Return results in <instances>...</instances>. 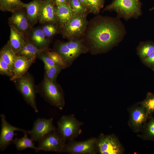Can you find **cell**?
I'll list each match as a JSON object with an SVG mask.
<instances>
[{"instance_id":"30bf717a","label":"cell","mask_w":154,"mask_h":154,"mask_svg":"<svg viewBox=\"0 0 154 154\" xmlns=\"http://www.w3.org/2000/svg\"><path fill=\"white\" fill-rule=\"evenodd\" d=\"M56 130L54 125L53 119L38 118L34 123L32 129L28 131L31 138L34 141H39L48 134Z\"/></svg>"},{"instance_id":"8d00e7d4","label":"cell","mask_w":154,"mask_h":154,"mask_svg":"<svg viewBox=\"0 0 154 154\" xmlns=\"http://www.w3.org/2000/svg\"><path fill=\"white\" fill-rule=\"evenodd\" d=\"M81 3L88 9V4L87 0H79Z\"/></svg>"},{"instance_id":"d6a6232c","label":"cell","mask_w":154,"mask_h":154,"mask_svg":"<svg viewBox=\"0 0 154 154\" xmlns=\"http://www.w3.org/2000/svg\"><path fill=\"white\" fill-rule=\"evenodd\" d=\"M0 73L1 75H4L11 78L13 72L9 66L4 61L0 58Z\"/></svg>"},{"instance_id":"7402d4cb","label":"cell","mask_w":154,"mask_h":154,"mask_svg":"<svg viewBox=\"0 0 154 154\" xmlns=\"http://www.w3.org/2000/svg\"><path fill=\"white\" fill-rule=\"evenodd\" d=\"M17 55L12 50L8 41L0 52V58L9 66L13 72L14 63Z\"/></svg>"},{"instance_id":"7c38bea8","label":"cell","mask_w":154,"mask_h":154,"mask_svg":"<svg viewBox=\"0 0 154 154\" xmlns=\"http://www.w3.org/2000/svg\"><path fill=\"white\" fill-rule=\"evenodd\" d=\"M1 130L0 134V150L4 151L7 148L13 143L15 132L20 131L24 133L28 132L24 130L13 126L8 122L5 115L3 114L0 115Z\"/></svg>"},{"instance_id":"f35d334b","label":"cell","mask_w":154,"mask_h":154,"mask_svg":"<svg viewBox=\"0 0 154 154\" xmlns=\"http://www.w3.org/2000/svg\"><path fill=\"white\" fill-rule=\"evenodd\" d=\"M153 70H154V69H153Z\"/></svg>"},{"instance_id":"277c9868","label":"cell","mask_w":154,"mask_h":154,"mask_svg":"<svg viewBox=\"0 0 154 154\" xmlns=\"http://www.w3.org/2000/svg\"><path fill=\"white\" fill-rule=\"evenodd\" d=\"M88 14H74L60 29L63 37L68 40L82 38L88 23Z\"/></svg>"},{"instance_id":"44dd1931","label":"cell","mask_w":154,"mask_h":154,"mask_svg":"<svg viewBox=\"0 0 154 154\" xmlns=\"http://www.w3.org/2000/svg\"><path fill=\"white\" fill-rule=\"evenodd\" d=\"M43 51L38 49L27 40L18 52L17 54L35 61L36 58Z\"/></svg>"},{"instance_id":"6da1fadb","label":"cell","mask_w":154,"mask_h":154,"mask_svg":"<svg viewBox=\"0 0 154 154\" xmlns=\"http://www.w3.org/2000/svg\"><path fill=\"white\" fill-rule=\"evenodd\" d=\"M126 34L120 18L99 15L88 23L83 38L89 51L96 54L110 50L121 41Z\"/></svg>"},{"instance_id":"7a4b0ae2","label":"cell","mask_w":154,"mask_h":154,"mask_svg":"<svg viewBox=\"0 0 154 154\" xmlns=\"http://www.w3.org/2000/svg\"><path fill=\"white\" fill-rule=\"evenodd\" d=\"M54 48L55 51L62 56L68 67L80 55L89 51L88 47L83 37L66 42L58 41Z\"/></svg>"},{"instance_id":"5b68a950","label":"cell","mask_w":154,"mask_h":154,"mask_svg":"<svg viewBox=\"0 0 154 154\" xmlns=\"http://www.w3.org/2000/svg\"><path fill=\"white\" fill-rule=\"evenodd\" d=\"M83 123L73 114L62 116L57 122L56 131L66 142L74 139L81 133Z\"/></svg>"},{"instance_id":"484cf974","label":"cell","mask_w":154,"mask_h":154,"mask_svg":"<svg viewBox=\"0 0 154 154\" xmlns=\"http://www.w3.org/2000/svg\"><path fill=\"white\" fill-rule=\"evenodd\" d=\"M43 25L41 27L42 31L49 39L60 32V29L57 24L49 23Z\"/></svg>"},{"instance_id":"e575fe53","label":"cell","mask_w":154,"mask_h":154,"mask_svg":"<svg viewBox=\"0 0 154 154\" xmlns=\"http://www.w3.org/2000/svg\"><path fill=\"white\" fill-rule=\"evenodd\" d=\"M142 60L144 63L148 66H154V51L149 56Z\"/></svg>"},{"instance_id":"52a82bcc","label":"cell","mask_w":154,"mask_h":154,"mask_svg":"<svg viewBox=\"0 0 154 154\" xmlns=\"http://www.w3.org/2000/svg\"><path fill=\"white\" fill-rule=\"evenodd\" d=\"M18 80L17 88L22 95L26 102L36 113L38 112L36 102L37 91L35 88L33 80L31 75L26 73Z\"/></svg>"},{"instance_id":"3957f363","label":"cell","mask_w":154,"mask_h":154,"mask_svg":"<svg viewBox=\"0 0 154 154\" xmlns=\"http://www.w3.org/2000/svg\"><path fill=\"white\" fill-rule=\"evenodd\" d=\"M141 6L140 0H114L103 10L114 11L117 17L127 21L132 18L137 19L142 15Z\"/></svg>"},{"instance_id":"83f0119b","label":"cell","mask_w":154,"mask_h":154,"mask_svg":"<svg viewBox=\"0 0 154 154\" xmlns=\"http://www.w3.org/2000/svg\"><path fill=\"white\" fill-rule=\"evenodd\" d=\"M143 135L145 140L154 141V117L151 116L145 124Z\"/></svg>"},{"instance_id":"74e56055","label":"cell","mask_w":154,"mask_h":154,"mask_svg":"<svg viewBox=\"0 0 154 154\" xmlns=\"http://www.w3.org/2000/svg\"><path fill=\"white\" fill-rule=\"evenodd\" d=\"M154 9V7L151 8V9H150L149 10L150 11H152V10H153Z\"/></svg>"},{"instance_id":"cb8c5ba5","label":"cell","mask_w":154,"mask_h":154,"mask_svg":"<svg viewBox=\"0 0 154 154\" xmlns=\"http://www.w3.org/2000/svg\"><path fill=\"white\" fill-rule=\"evenodd\" d=\"M24 4L20 0H0V10L3 12L12 13L24 7Z\"/></svg>"},{"instance_id":"d4e9b609","label":"cell","mask_w":154,"mask_h":154,"mask_svg":"<svg viewBox=\"0 0 154 154\" xmlns=\"http://www.w3.org/2000/svg\"><path fill=\"white\" fill-rule=\"evenodd\" d=\"M137 50L139 57L143 60L154 51V42L150 41L141 42Z\"/></svg>"},{"instance_id":"836d02e7","label":"cell","mask_w":154,"mask_h":154,"mask_svg":"<svg viewBox=\"0 0 154 154\" xmlns=\"http://www.w3.org/2000/svg\"><path fill=\"white\" fill-rule=\"evenodd\" d=\"M38 57L43 62L44 64V68H49L56 65L46 54L45 51L41 52Z\"/></svg>"},{"instance_id":"603a6c76","label":"cell","mask_w":154,"mask_h":154,"mask_svg":"<svg viewBox=\"0 0 154 154\" xmlns=\"http://www.w3.org/2000/svg\"><path fill=\"white\" fill-rule=\"evenodd\" d=\"M24 135L21 138H16L14 139L13 143L14 144L17 149L19 151H23L28 148L33 149L36 152L40 150L35 145L34 141L28 137V132L24 133Z\"/></svg>"},{"instance_id":"9c48e42d","label":"cell","mask_w":154,"mask_h":154,"mask_svg":"<svg viewBox=\"0 0 154 154\" xmlns=\"http://www.w3.org/2000/svg\"><path fill=\"white\" fill-rule=\"evenodd\" d=\"M98 152L100 154H121L123 148L118 139L114 135L101 134L97 138Z\"/></svg>"},{"instance_id":"d6986e66","label":"cell","mask_w":154,"mask_h":154,"mask_svg":"<svg viewBox=\"0 0 154 154\" xmlns=\"http://www.w3.org/2000/svg\"><path fill=\"white\" fill-rule=\"evenodd\" d=\"M10 28V35L8 41L13 51L17 54L26 41L27 37L13 25L9 24Z\"/></svg>"},{"instance_id":"f546056e","label":"cell","mask_w":154,"mask_h":154,"mask_svg":"<svg viewBox=\"0 0 154 154\" xmlns=\"http://www.w3.org/2000/svg\"><path fill=\"white\" fill-rule=\"evenodd\" d=\"M68 4L75 14H88V9L85 7L79 0H69Z\"/></svg>"},{"instance_id":"e0dca14e","label":"cell","mask_w":154,"mask_h":154,"mask_svg":"<svg viewBox=\"0 0 154 154\" xmlns=\"http://www.w3.org/2000/svg\"><path fill=\"white\" fill-rule=\"evenodd\" d=\"M35 61L17 54L14 65L13 75L10 80H14L23 76Z\"/></svg>"},{"instance_id":"f1b7e54d","label":"cell","mask_w":154,"mask_h":154,"mask_svg":"<svg viewBox=\"0 0 154 154\" xmlns=\"http://www.w3.org/2000/svg\"><path fill=\"white\" fill-rule=\"evenodd\" d=\"M89 12L98 15L103 7L105 0H87Z\"/></svg>"},{"instance_id":"2e32d148","label":"cell","mask_w":154,"mask_h":154,"mask_svg":"<svg viewBox=\"0 0 154 154\" xmlns=\"http://www.w3.org/2000/svg\"><path fill=\"white\" fill-rule=\"evenodd\" d=\"M130 115V125L136 132L141 128L148 116L144 108L141 105L131 108Z\"/></svg>"},{"instance_id":"4fadbf2b","label":"cell","mask_w":154,"mask_h":154,"mask_svg":"<svg viewBox=\"0 0 154 154\" xmlns=\"http://www.w3.org/2000/svg\"><path fill=\"white\" fill-rule=\"evenodd\" d=\"M12 13V15L8 19V24L13 25L18 31L23 33L27 38L32 27L29 22L25 9L22 8Z\"/></svg>"},{"instance_id":"d590c367","label":"cell","mask_w":154,"mask_h":154,"mask_svg":"<svg viewBox=\"0 0 154 154\" xmlns=\"http://www.w3.org/2000/svg\"><path fill=\"white\" fill-rule=\"evenodd\" d=\"M56 6L62 4L68 3L69 0H52Z\"/></svg>"},{"instance_id":"8fae6325","label":"cell","mask_w":154,"mask_h":154,"mask_svg":"<svg viewBox=\"0 0 154 154\" xmlns=\"http://www.w3.org/2000/svg\"><path fill=\"white\" fill-rule=\"evenodd\" d=\"M66 143L56 130L48 134L39 140L38 147L40 151L62 152Z\"/></svg>"},{"instance_id":"4dcf8cb0","label":"cell","mask_w":154,"mask_h":154,"mask_svg":"<svg viewBox=\"0 0 154 154\" xmlns=\"http://www.w3.org/2000/svg\"><path fill=\"white\" fill-rule=\"evenodd\" d=\"M63 69L62 67L58 65L45 68V76L49 80L53 82H56V78Z\"/></svg>"},{"instance_id":"1f68e13d","label":"cell","mask_w":154,"mask_h":154,"mask_svg":"<svg viewBox=\"0 0 154 154\" xmlns=\"http://www.w3.org/2000/svg\"><path fill=\"white\" fill-rule=\"evenodd\" d=\"M45 52L56 64L61 66L63 69L68 67L62 56L56 52L55 51L50 52L49 50Z\"/></svg>"},{"instance_id":"5bb4252c","label":"cell","mask_w":154,"mask_h":154,"mask_svg":"<svg viewBox=\"0 0 154 154\" xmlns=\"http://www.w3.org/2000/svg\"><path fill=\"white\" fill-rule=\"evenodd\" d=\"M56 7L52 0H43L40 11L39 23L41 24L49 23L58 24Z\"/></svg>"},{"instance_id":"9a60e30c","label":"cell","mask_w":154,"mask_h":154,"mask_svg":"<svg viewBox=\"0 0 154 154\" xmlns=\"http://www.w3.org/2000/svg\"><path fill=\"white\" fill-rule=\"evenodd\" d=\"M27 39L39 49L44 51L49 50L50 39L47 38L40 27H33L27 36Z\"/></svg>"},{"instance_id":"4316f807","label":"cell","mask_w":154,"mask_h":154,"mask_svg":"<svg viewBox=\"0 0 154 154\" xmlns=\"http://www.w3.org/2000/svg\"><path fill=\"white\" fill-rule=\"evenodd\" d=\"M139 104L144 108L148 116L154 113V93L148 92L145 98Z\"/></svg>"},{"instance_id":"ffe728a7","label":"cell","mask_w":154,"mask_h":154,"mask_svg":"<svg viewBox=\"0 0 154 154\" xmlns=\"http://www.w3.org/2000/svg\"><path fill=\"white\" fill-rule=\"evenodd\" d=\"M56 9L58 25L60 29L74 14L68 3L57 5L56 6Z\"/></svg>"},{"instance_id":"ba28073f","label":"cell","mask_w":154,"mask_h":154,"mask_svg":"<svg viewBox=\"0 0 154 154\" xmlns=\"http://www.w3.org/2000/svg\"><path fill=\"white\" fill-rule=\"evenodd\" d=\"M97 138L94 137L82 141L74 140L66 143L62 152L71 154H96L98 152Z\"/></svg>"},{"instance_id":"8992f818","label":"cell","mask_w":154,"mask_h":154,"mask_svg":"<svg viewBox=\"0 0 154 154\" xmlns=\"http://www.w3.org/2000/svg\"><path fill=\"white\" fill-rule=\"evenodd\" d=\"M43 97L51 105L62 110L65 105L64 95L60 86L56 82L45 76L40 90Z\"/></svg>"},{"instance_id":"ac0fdd59","label":"cell","mask_w":154,"mask_h":154,"mask_svg":"<svg viewBox=\"0 0 154 154\" xmlns=\"http://www.w3.org/2000/svg\"><path fill=\"white\" fill-rule=\"evenodd\" d=\"M43 0H33L28 3H24L23 7L26 10L29 22L33 27L39 21L41 7Z\"/></svg>"}]
</instances>
